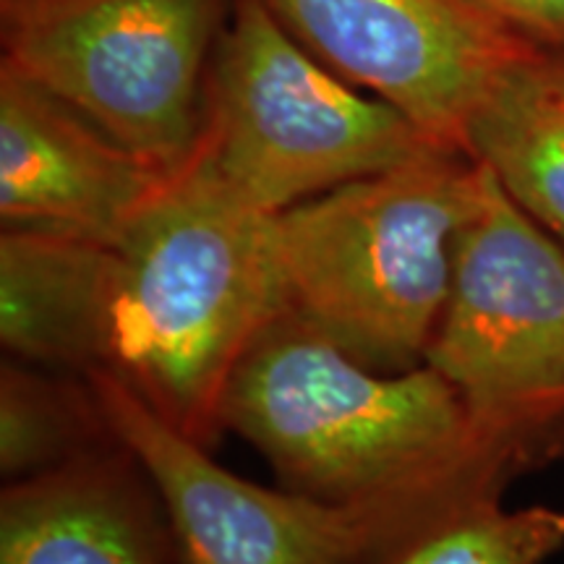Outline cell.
<instances>
[{"label": "cell", "mask_w": 564, "mask_h": 564, "mask_svg": "<svg viewBox=\"0 0 564 564\" xmlns=\"http://www.w3.org/2000/svg\"><path fill=\"white\" fill-rule=\"evenodd\" d=\"M562 549L564 510H507L491 497L436 520L377 564H544Z\"/></svg>", "instance_id": "obj_14"}, {"label": "cell", "mask_w": 564, "mask_h": 564, "mask_svg": "<svg viewBox=\"0 0 564 564\" xmlns=\"http://www.w3.org/2000/svg\"><path fill=\"white\" fill-rule=\"evenodd\" d=\"M220 429L264 455L285 489L377 520L382 560L528 470L432 366L373 371L288 308L238 361Z\"/></svg>", "instance_id": "obj_1"}, {"label": "cell", "mask_w": 564, "mask_h": 564, "mask_svg": "<svg viewBox=\"0 0 564 564\" xmlns=\"http://www.w3.org/2000/svg\"><path fill=\"white\" fill-rule=\"evenodd\" d=\"M230 11L232 0H13L0 6V68L178 173Z\"/></svg>", "instance_id": "obj_6"}, {"label": "cell", "mask_w": 564, "mask_h": 564, "mask_svg": "<svg viewBox=\"0 0 564 564\" xmlns=\"http://www.w3.org/2000/svg\"><path fill=\"white\" fill-rule=\"evenodd\" d=\"M481 188L470 154L436 150L278 212L285 308L373 371L421 366Z\"/></svg>", "instance_id": "obj_3"}, {"label": "cell", "mask_w": 564, "mask_h": 564, "mask_svg": "<svg viewBox=\"0 0 564 564\" xmlns=\"http://www.w3.org/2000/svg\"><path fill=\"white\" fill-rule=\"evenodd\" d=\"M112 440L87 379L51 377V371L6 358L0 371V470L26 481L82 457L110 449Z\"/></svg>", "instance_id": "obj_13"}, {"label": "cell", "mask_w": 564, "mask_h": 564, "mask_svg": "<svg viewBox=\"0 0 564 564\" xmlns=\"http://www.w3.org/2000/svg\"><path fill=\"white\" fill-rule=\"evenodd\" d=\"M423 364L525 468L564 447V243L486 167Z\"/></svg>", "instance_id": "obj_5"}, {"label": "cell", "mask_w": 564, "mask_h": 564, "mask_svg": "<svg viewBox=\"0 0 564 564\" xmlns=\"http://www.w3.org/2000/svg\"><path fill=\"white\" fill-rule=\"evenodd\" d=\"M468 6L541 53H564V0H465Z\"/></svg>", "instance_id": "obj_15"}, {"label": "cell", "mask_w": 564, "mask_h": 564, "mask_svg": "<svg viewBox=\"0 0 564 564\" xmlns=\"http://www.w3.org/2000/svg\"><path fill=\"white\" fill-rule=\"evenodd\" d=\"M116 249L34 230L0 236V343L34 369L105 371Z\"/></svg>", "instance_id": "obj_11"}, {"label": "cell", "mask_w": 564, "mask_h": 564, "mask_svg": "<svg viewBox=\"0 0 564 564\" xmlns=\"http://www.w3.org/2000/svg\"><path fill=\"white\" fill-rule=\"evenodd\" d=\"M544 68L549 79L556 84V89L564 95V53H544Z\"/></svg>", "instance_id": "obj_16"}, {"label": "cell", "mask_w": 564, "mask_h": 564, "mask_svg": "<svg viewBox=\"0 0 564 564\" xmlns=\"http://www.w3.org/2000/svg\"><path fill=\"white\" fill-rule=\"evenodd\" d=\"M436 150L453 147L324 66L259 0H232L188 160L225 192L278 215Z\"/></svg>", "instance_id": "obj_4"}, {"label": "cell", "mask_w": 564, "mask_h": 564, "mask_svg": "<svg viewBox=\"0 0 564 564\" xmlns=\"http://www.w3.org/2000/svg\"><path fill=\"white\" fill-rule=\"evenodd\" d=\"M465 152L564 243V95L549 79L544 53L494 84L465 131Z\"/></svg>", "instance_id": "obj_12"}, {"label": "cell", "mask_w": 564, "mask_h": 564, "mask_svg": "<svg viewBox=\"0 0 564 564\" xmlns=\"http://www.w3.org/2000/svg\"><path fill=\"white\" fill-rule=\"evenodd\" d=\"M343 79L453 150L494 84L541 53L465 0H259ZM468 154V152H465Z\"/></svg>", "instance_id": "obj_8"}, {"label": "cell", "mask_w": 564, "mask_h": 564, "mask_svg": "<svg viewBox=\"0 0 564 564\" xmlns=\"http://www.w3.org/2000/svg\"><path fill=\"white\" fill-rule=\"evenodd\" d=\"M9 3H13V0H0V6H9Z\"/></svg>", "instance_id": "obj_17"}, {"label": "cell", "mask_w": 564, "mask_h": 564, "mask_svg": "<svg viewBox=\"0 0 564 564\" xmlns=\"http://www.w3.org/2000/svg\"><path fill=\"white\" fill-rule=\"evenodd\" d=\"M272 220L186 162L116 249L105 371L204 447L238 361L285 308Z\"/></svg>", "instance_id": "obj_2"}, {"label": "cell", "mask_w": 564, "mask_h": 564, "mask_svg": "<svg viewBox=\"0 0 564 564\" xmlns=\"http://www.w3.org/2000/svg\"><path fill=\"white\" fill-rule=\"evenodd\" d=\"M141 158L51 91L0 68V220L118 249L171 186Z\"/></svg>", "instance_id": "obj_9"}, {"label": "cell", "mask_w": 564, "mask_h": 564, "mask_svg": "<svg viewBox=\"0 0 564 564\" xmlns=\"http://www.w3.org/2000/svg\"><path fill=\"white\" fill-rule=\"evenodd\" d=\"M105 423L160 497L178 564H377L382 525L291 489H264L152 411L108 371L87 377Z\"/></svg>", "instance_id": "obj_7"}, {"label": "cell", "mask_w": 564, "mask_h": 564, "mask_svg": "<svg viewBox=\"0 0 564 564\" xmlns=\"http://www.w3.org/2000/svg\"><path fill=\"white\" fill-rule=\"evenodd\" d=\"M121 444L0 499V564H171L175 546Z\"/></svg>", "instance_id": "obj_10"}]
</instances>
